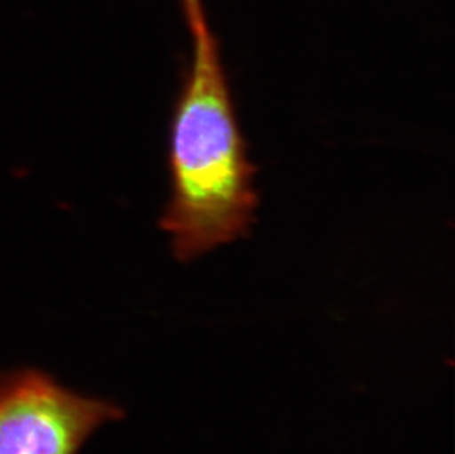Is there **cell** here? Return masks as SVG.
<instances>
[{
    "mask_svg": "<svg viewBox=\"0 0 455 454\" xmlns=\"http://www.w3.org/2000/svg\"><path fill=\"white\" fill-rule=\"evenodd\" d=\"M120 416L111 401L78 394L39 369L0 373V454H78Z\"/></svg>",
    "mask_w": 455,
    "mask_h": 454,
    "instance_id": "7a4b0ae2",
    "label": "cell"
},
{
    "mask_svg": "<svg viewBox=\"0 0 455 454\" xmlns=\"http://www.w3.org/2000/svg\"><path fill=\"white\" fill-rule=\"evenodd\" d=\"M172 197L161 226L180 262L248 233L258 198L215 36L192 42V61L172 116Z\"/></svg>",
    "mask_w": 455,
    "mask_h": 454,
    "instance_id": "6da1fadb",
    "label": "cell"
},
{
    "mask_svg": "<svg viewBox=\"0 0 455 454\" xmlns=\"http://www.w3.org/2000/svg\"><path fill=\"white\" fill-rule=\"evenodd\" d=\"M179 2L186 20V26L189 28L192 42L214 36L211 31L210 22L206 20L204 0H179Z\"/></svg>",
    "mask_w": 455,
    "mask_h": 454,
    "instance_id": "3957f363",
    "label": "cell"
}]
</instances>
